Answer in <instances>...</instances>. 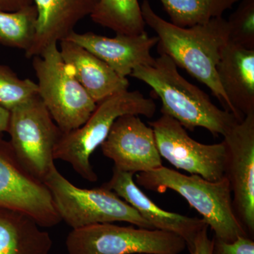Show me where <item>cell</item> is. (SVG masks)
Listing matches in <instances>:
<instances>
[{"instance_id": "1", "label": "cell", "mask_w": 254, "mask_h": 254, "mask_svg": "<svg viewBox=\"0 0 254 254\" xmlns=\"http://www.w3.org/2000/svg\"><path fill=\"white\" fill-rule=\"evenodd\" d=\"M141 9L145 25L158 36L159 54L168 55L177 67L208 87L225 110L232 113L216 71L222 51L230 42L227 20L219 17L205 24L181 28L158 16L148 0H143Z\"/></svg>"}, {"instance_id": "2", "label": "cell", "mask_w": 254, "mask_h": 254, "mask_svg": "<svg viewBox=\"0 0 254 254\" xmlns=\"http://www.w3.org/2000/svg\"><path fill=\"white\" fill-rule=\"evenodd\" d=\"M130 76L144 82L162 101V115L175 119L186 129L202 127L223 136L239 122L233 114L218 108L208 94L179 73L168 55L160 54L151 66H139Z\"/></svg>"}, {"instance_id": "3", "label": "cell", "mask_w": 254, "mask_h": 254, "mask_svg": "<svg viewBox=\"0 0 254 254\" xmlns=\"http://www.w3.org/2000/svg\"><path fill=\"white\" fill-rule=\"evenodd\" d=\"M136 183L145 190L163 193L173 190L196 210L214 232L223 242H235L247 236L234 211L230 183L224 177L216 182L208 181L197 175H184L166 167L138 173Z\"/></svg>"}, {"instance_id": "4", "label": "cell", "mask_w": 254, "mask_h": 254, "mask_svg": "<svg viewBox=\"0 0 254 254\" xmlns=\"http://www.w3.org/2000/svg\"><path fill=\"white\" fill-rule=\"evenodd\" d=\"M156 104L138 91H125L102 100L86 123L76 129L63 133L55 148V160L69 163L73 170L89 182L98 180L91 156L109 134L117 119L125 115L152 118Z\"/></svg>"}, {"instance_id": "5", "label": "cell", "mask_w": 254, "mask_h": 254, "mask_svg": "<svg viewBox=\"0 0 254 254\" xmlns=\"http://www.w3.org/2000/svg\"><path fill=\"white\" fill-rule=\"evenodd\" d=\"M43 183L49 190L60 218L72 230L115 222L153 229L134 208L104 185L91 190L78 188L56 167Z\"/></svg>"}, {"instance_id": "6", "label": "cell", "mask_w": 254, "mask_h": 254, "mask_svg": "<svg viewBox=\"0 0 254 254\" xmlns=\"http://www.w3.org/2000/svg\"><path fill=\"white\" fill-rule=\"evenodd\" d=\"M58 44L53 43L33 58V67L38 78V96L65 133L86 123L97 103L64 61Z\"/></svg>"}, {"instance_id": "7", "label": "cell", "mask_w": 254, "mask_h": 254, "mask_svg": "<svg viewBox=\"0 0 254 254\" xmlns=\"http://www.w3.org/2000/svg\"><path fill=\"white\" fill-rule=\"evenodd\" d=\"M7 132L18 161L43 183L56 167L55 148L63 133L38 95L10 111Z\"/></svg>"}, {"instance_id": "8", "label": "cell", "mask_w": 254, "mask_h": 254, "mask_svg": "<svg viewBox=\"0 0 254 254\" xmlns=\"http://www.w3.org/2000/svg\"><path fill=\"white\" fill-rule=\"evenodd\" d=\"M66 247L69 254H181L187 244L172 232L103 223L71 230Z\"/></svg>"}, {"instance_id": "9", "label": "cell", "mask_w": 254, "mask_h": 254, "mask_svg": "<svg viewBox=\"0 0 254 254\" xmlns=\"http://www.w3.org/2000/svg\"><path fill=\"white\" fill-rule=\"evenodd\" d=\"M148 124L154 131L160 156L177 170L211 182L225 177L226 152L223 142L208 145L195 141L185 127L168 115H162Z\"/></svg>"}, {"instance_id": "10", "label": "cell", "mask_w": 254, "mask_h": 254, "mask_svg": "<svg viewBox=\"0 0 254 254\" xmlns=\"http://www.w3.org/2000/svg\"><path fill=\"white\" fill-rule=\"evenodd\" d=\"M0 208L31 217L41 227L62 221L49 190L18 161L9 141L0 138Z\"/></svg>"}, {"instance_id": "11", "label": "cell", "mask_w": 254, "mask_h": 254, "mask_svg": "<svg viewBox=\"0 0 254 254\" xmlns=\"http://www.w3.org/2000/svg\"><path fill=\"white\" fill-rule=\"evenodd\" d=\"M225 177L230 183L235 215L254 237V113L237 122L223 136Z\"/></svg>"}, {"instance_id": "12", "label": "cell", "mask_w": 254, "mask_h": 254, "mask_svg": "<svg viewBox=\"0 0 254 254\" xmlns=\"http://www.w3.org/2000/svg\"><path fill=\"white\" fill-rule=\"evenodd\" d=\"M102 153L121 171L146 173L163 166L154 131L138 115H125L117 119L101 145Z\"/></svg>"}, {"instance_id": "13", "label": "cell", "mask_w": 254, "mask_h": 254, "mask_svg": "<svg viewBox=\"0 0 254 254\" xmlns=\"http://www.w3.org/2000/svg\"><path fill=\"white\" fill-rule=\"evenodd\" d=\"M133 176L134 174L113 168L111 179L103 185L134 208L153 229L172 232L183 239L190 253L198 234L208 225L206 222L160 208L137 185Z\"/></svg>"}, {"instance_id": "14", "label": "cell", "mask_w": 254, "mask_h": 254, "mask_svg": "<svg viewBox=\"0 0 254 254\" xmlns=\"http://www.w3.org/2000/svg\"><path fill=\"white\" fill-rule=\"evenodd\" d=\"M65 40L76 43L104 61L120 76L127 78L139 66H151L155 58L150 54L158 45V36L150 37L146 31L137 36L117 34L114 38L92 32L73 31Z\"/></svg>"}, {"instance_id": "15", "label": "cell", "mask_w": 254, "mask_h": 254, "mask_svg": "<svg viewBox=\"0 0 254 254\" xmlns=\"http://www.w3.org/2000/svg\"><path fill=\"white\" fill-rule=\"evenodd\" d=\"M38 17L34 41L26 58L39 56L53 43L66 39L75 26L91 16L99 0H33Z\"/></svg>"}, {"instance_id": "16", "label": "cell", "mask_w": 254, "mask_h": 254, "mask_svg": "<svg viewBox=\"0 0 254 254\" xmlns=\"http://www.w3.org/2000/svg\"><path fill=\"white\" fill-rule=\"evenodd\" d=\"M216 71L237 120L254 113V50L229 42Z\"/></svg>"}, {"instance_id": "17", "label": "cell", "mask_w": 254, "mask_h": 254, "mask_svg": "<svg viewBox=\"0 0 254 254\" xmlns=\"http://www.w3.org/2000/svg\"><path fill=\"white\" fill-rule=\"evenodd\" d=\"M60 45L64 61L97 104L128 90L129 81L127 78L120 76L104 61L83 47L68 40L60 41Z\"/></svg>"}, {"instance_id": "18", "label": "cell", "mask_w": 254, "mask_h": 254, "mask_svg": "<svg viewBox=\"0 0 254 254\" xmlns=\"http://www.w3.org/2000/svg\"><path fill=\"white\" fill-rule=\"evenodd\" d=\"M53 245L49 233L29 215L0 208V254H50Z\"/></svg>"}, {"instance_id": "19", "label": "cell", "mask_w": 254, "mask_h": 254, "mask_svg": "<svg viewBox=\"0 0 254 254\" xmlns=\"http://www.w3.org/2000/svg\"><path fill=\"white\" fill-rule=\"evenodd\" d=\"M90 16L116 34L137 36L145 31L138 0H99Z\"/></svg>"}, {"instance_id": "20", "label": "cell", "mask_w": 254, "mask_h": 254, "mask_svg": "<svg viewBox=\"0 0 254 254\" xmlns=\"http://www.w3.org/2000/svg\"><path fill=\"white\" fill-rule=\"evenodd\" d=\"M171 23L181 28L205 24L222 17L240 0H160Z\"/></svg>"}, {"instance_id": "21", "label": "cell", "mask_w": 254, "mask_h": 254, "mask_svg": "<svg viewBox=\"0 0 254 254\" xmlns=\"http://www.w3.org/2000/svg\"><path fill=\"white\" fill-rule=\"evenodd\" d=\"M37 17L34 4L14 11L0 10V45L27 53L34 41Z\"/></svg>"}, {"instance_id": "22", "label": "cell", "mask_w": 254, "mask_h": 254, "mask_svg": "<svg viewBox=\"0 0 254 254\" xmlns=\"http://www.w3.org/2000/svg\"><path fill=\"white\" fill-rule=\"evenodd\" d=\"M38 95V85L29 78L18 77L9 67L0 64V105L11 111Z\"/></svg>"}, {"instance_id": "23", "label": "cell", "mask_w": 254, "mask_h": 254, "mask_svg": "<svg viewBox=\"0 0 254 254\" xmlns=\"http://www.w3.org/2000/svg\"><path fill=\"white\" fill-rule=\"evenodd\" d=\"M227 24L230 42L254 50V0H240Z\"/></svg>"}, {"instance_id": "24", "label": "cell", "mask_w": 254, "mask_h": 254, "mask_svg": "<svg viewBox=\"0 0 254 254\" xmlns=\"http://www.w3.org/2000/svg\"><path fill=\"white\" fill-rule=\"evenodd\" d=\"M212 254H254V239L240 237L235 242H223L213 237Z\"/></svg>"}, {"instance_id": "25", "label": "cell", "mask_w": 254, "mask_h": 254, "mask_svg": "<svg viewBox=\"0 0 254 254\" xmlns=\"http://www.w3.org/2000/svg\"><path fill=\"white\" fill-rule=\"evenodd\" d=\"M208 226H205L198 234L190 254H212L213 240L208 237Z\"/></svg>"}, {"instance_id": "26", "label": "cell", "mask_w": 254, "mask_h": 254, "mask_svg": "<svg viewBox=\"0 0 254 254\" xmlns=\"http://www.w3.org/2000/svg\"><path fill=\"white\" fill-rule=\"evenodd\" d=\"M33 4V0H0V10L14 11Z\"/></svg>"}, {"instance_id": "27", "label": "cell", "mask_w": 254, "mask_h": 254, "mask_svg": "<svg viewBox=\"0 0 254 254\" xmlns=\"http://www.w3.org/2000/svg\"><path fill=\"white\" fill-rule=\"evenodd\" d=\"M9 119L10 111L0 105V133L7 132Z\"/></svg>"}, {"instance_id": "28", "label": "cell", "mask_w": 254, "mask_h": 254, "mask_svg": "<svg viewBox=\"0 0 254 254\" xmlns=\"http://www.w3.org/2000/svg\"></svg>"}]
</instances>
